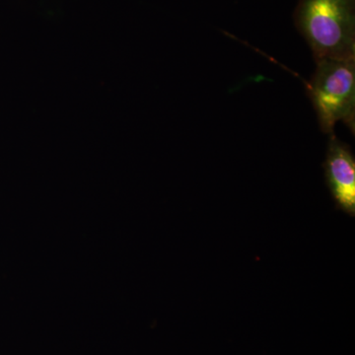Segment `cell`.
<instances>
[{"label":"cell","mask_w":355,"mask_h":355,"mask_svg":"<svg viewBox=\"0 0 355 355\" xmlns=\"http://www.w3.org/2000/svg\"><path fill=\"white\" fill-rule=\"evenodd\" d=\"M327 186L336 209L355 216V158L347 144L330 135L323 164Z\"/></svg>","instance_id":"3"},{"label":"cell","mask_w":355,"mask_h":355,"mask_svg":"<svg viewBox=\"0 0 355 355\" xmlns=\"http://www.w3.org/2000/svg\"><path fill=\"white\" fill-rule=\"evenodd\" d=\"M294 22L315 60H354L355 0H299Z\"/></svg>","instance_id":"1"},{"label":"cell","mask_w":355,"mask_h":355,"mask_svg":"<svg viewBox=\"0 0 355 355\" xmlns=\"http://www.w3.org/2000/svg\"><path fill=\"white\" fill-rule=\"evenodd\" d=\"M355 60H319L308 84L322 132L333 135L338 121L354 132Z\"/></svg>","instance_id":"2"}]
</instances>
